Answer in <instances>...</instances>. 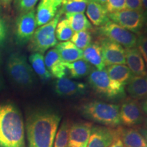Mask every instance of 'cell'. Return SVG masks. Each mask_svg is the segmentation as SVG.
<instances>
[{
    "label": "cell",
    "instance_id": "cell-1",
    "mask_svg": "<svg viewBox=\"0 0 147 147\" xmlns=\"http://www.w3.org/2000/svg\"><path fill=\"white\" fill-rule=\"evenodd\" d=\"M61 116L51 110H38L27 120L29 147H53Z\"/></svg>",
    "mask_w": 147,
    "mask_h": 147
},
{
    "label": "cell",
    "instance_id": "cell-2",
    "mask_svg": "<svg viewBox=\"0 0 147 147\" xmlns=\"http://www.w3.org/2000/svg\"><path fill=\"white\" fill-rule=\"evenodd\" d=\"M0 147H26L22 115L12 104L0 106Z\"/></svg>",
    "mask_w": 147,
    "mask_h": 147
},
{
    "label": "cell",
    "instance_id": "cell-3",
    "mask_svg": "<svg viewBox=\"0 0 147 147\" xmlns=\"http://www.w3.org/2000/svg\"><path fill=\"white\" fill-rule=\"evenodd\" d=\"M120 106L100 101H91L82 104L79 111L82 117L106 127L115 128L121 123Z\"/></svg>",
    "mask_w": 147,
    "mask_h": 147
},
{
    "label": "cell",
    "instance_id": "cell-4",
    "mask_svg": "<svg viewBox=\"0 0 147 147\" xmlns=\"http://www.w3.org/2000/svg\"><path fill=\"white\" fill-rule=\"evenodd\" d=\"M88 82L97 94L108 100L121 99L126 95L123 84L113 80L106 69L99 70L92 68L88 75Z\"/></svg>",
    "mask_w": 147,
    "mask_h": 147
},
{
    "label": "cell",
    "instance_id": "cell-5",
    "mask_svg": "<svg viewBox=\"0 0 147 147\" xmlns=\"http://www.w3.org/2000/svg\"><path fill=\"white\" fill-rule=\"evenodd\" d=\"M61 15L62 13L59 10L52 21L36 29L28 42L27 47L30 52L44 54L50 48L57 45L58 40L55 36V29Z\"/></svg>",
    "mask_w": 147,
    "mask_h": 147
},
{
    "label": "cell",
    "instance_id": "cell-6",
    "mask_svg": "<svg viewBox=\"0 0 147 147\" xmlns=\"http://www.w3.org/2000/svg\"><path fill=\"white\" fill-rule=\"evenodd\" d=\"M7 71L11 78L20 85L29 86L34 81L32 66L27 62L26 57L18 53H13L9 56Z\"/></svg>",
    "mask_w": 147,
    "mask_h": 147
},
{
    "label": "cell",
    "instance_id": "cell-7",
    "mask_svg": "<svg viewBox=\"0 0 147 147\" xmlns=\"http://www.w3.org/2000/svg\"><path fill=\"white\" fill-rule=\"evenodd\" d=\"M108 18L110 21L137 36L143 33L142 30L144 29L145 21L144 12L125 9L109 13Z\"/></svg>",
    "mask_w": 147,
    "mask_h": 147
},
{
    "label": "cell",
    "instance_id": "cell-8",
    "mask_svg": "<svg viewBox=\"0 0 147 147\" xmlns=\"http://www.w3.org/2000/svg\"><path fill=\"white\" fill-rule=\"evenodd\" d=\"M97 32L101 37L117 42L125 49L136 47L138 36L109 21L103 26L97 27Z\"/></svg>",
    "mask_w": 147,
    "mask_h": 147
},
{
    "label": "cell",
    "instance_id": "cell-9",
    "mask_svg": "<svg viewBox=\"0 0 147 147\" xmlns=\"http://www.w3.org/2000/svg\"><path fill=\"white\" fill-rule=\"evenodd\" d=\"M37 26L36 10L20 14L16 20L14 36L16 43L18 45H24L28 43Z\"/></svg>",
    "mask_w": 147,
    "mask_h": 147
},
{
    "label": "cell",
    "instance_id": "cell-10",
    "mask_svg": "<svg viewBox=\"0 0 147 147\" xmlns=\"http://www.w3.org/2000/svg\"><path fill=\"white\" fill-rule=\"evenodd\" d=\"M121 123L128 127L138 125L142 123L143 110L138 101L127 98L122 103L119 110Z\"/></svg>",
    "mask_w": 147,
    "mask_h": 147
},
{
    "label": "cell",
    "instance_id": "cell-11",
    "mask_svg": "<svg viewBox=\"0 0 147 147\" xmlns=\"http://www.w3.org/2000/svg\"><path fill=\"white\" fill-rule=\"evenodd\" d=\"M100 42L103 59L106 66L126 63L125 51L122 46L106 38L101 37Z\"/></svg>",
    "mask_w": 147,
    "mask_h": 147
},
{
    "label": "cell",
    "instance_id": "cell-12",
    "mask_svg": "<svg viewBox=\"0 0 147 147\" xmlns=\"http://www.w3.org/2000/svg\"><path fill=\"white\" fill-rule=\"evenodd\" d=\"M119 135V127L93 126L87 147H109Z\"/></svg>",
    "mask_w": 147,
    "mask_h": 147
},
{
    "label": "cell",
    "instance_id": "cell-13",
    "mask_svg": "<svg viewBox=\"0 0 147 147\" xmlns=\"http://www.w3.org/2000/svg\"><path fill=\"white\" fill-rule=\"evenodd\" d=\"M93 124L90 122H77L71 124L69 130L68 147H87Z\"/></svg>",
    "mask_w": 147,
    "mask_h": 147
},
{
    "label": "cell",
    "instance_id": "cell-14",
    "mask_svg": "<svg viewBox=\"0 0 147 147\" xmlns=\"http://www.w3.org/2000/svg\"><path fill=\"white\" fill-rule=\"evenodd\" d=\"M55 92L61 97H74L85 94L87 84L63 77L54 82Z\"/></svg>",
    "mask_w": 147,
    "mask_h": 147
},
{
    "label": "cell",
    "instance_id": "cell-15",
    "mask_svg": "<svg viewBox=\"0 0 147 147\" xmlns=\"http://www.w3.org/2000/svg\"><path fill=\"white\" fill-rule=\"evenodd\" d=\"M63 0H40L37 7V26L40 27L52 21L61 7Z\"/></svg>",
    "mask_w": 147,
    "mask_h": 147
},
{
    "label": "cell",
    "instance_id": "cell-16",
    "mask_svg": "<svg viewBox=\"0 0 147 147\" xmlns=\"http://www.w3.org/2000/svg\"><path fill=\"white\" fill-rule=\"evenodd\" d=\"M45 62L48 71L55 78H61L67 74L65 62L55 49L48 51L45 57Z\"/></svg>",
    "mask_w": 147,
    "mask_h": 147
},
{
    "label": "cell",
    "instance_id": "cell-17",
    "mask_svg": "<svg viewBox=\"0 0 147 147\" xmlns=\"http://www.w3.org/2000/svg\"><path fill=\"white\" fill-rule=\"evenodd\" d=\"M125 61L134 76H144L147 74L143 57L136 47L125 49Z\"/></svg>",
    "mask_w": 147,
    "mask_h": 147
},
{
    "label": "cell",
    "instance_id": "cell-18",
    "mask_svg": "<svg viewBox=\"0 0 147 147\" xmlns=\"http://www.w3.org/2000/svg\"><path fill=\"white\" fill-rule=\"evenodd\" d=\"M86 13L91 23L95 27L103 26L110 21L105 6L93 0L87 1Z\"/></svg>",
    "mask_w": 147,
    "mask_h": 147
},
{
    "label": "cell",
    "instance_id": "cell-19",
    "mask_svg": "<svg viewBox=\"0 0 147 147\" xmlns=\"http://www.w3.org/2000/svg\"><path fill=\"white\" fill-rule=\"evenodd\" d=\"M83 59L97 69L103 70L106 67L103 59L102 49L98 40L91 42L87 48L82 51Z\"/></svg>",
    "mask_w": 147,
    "mask_h": 147
},
{
    "label": "cell",
    "instance_id": "cell-20",
    "mask_svg": "<svg viewBox=\"0 0 147 147\" xmlns=\"http://www.w3.org/2000/svg\"><path fill=\"white\" fill-rule=\"evenodd\" d=\"M127 91L131 98L142 100L147 97V74L144 76H133L127 84Z\"/></svg>",
    "mask_w": 147,
    "mask_h": 147
},
{
    "label": "cell",
    "instance_id": "cell-21",
    "mask_svg": "<svg viewBox=\"0 0 147 147\" xmlns=\"http://www.w3.org/2000/svg\"><path fill=\"white\" fill-rule=\"evenodd\" d=\"M55 49L65 63L76 61L83 57L82 50L78 49L70 40L58 43L55 46Z\"/></svg>",
    "mask_w": 147,
    "mask_h": 147
},
{
    "label": "cell",
    "instance_id": "cell-22",
    "mask_svg": "<svg viewBox=\"0 0 147 147\" xmlns=\"http://www.w3.org/2000/svg\"><path fill=\"white\" fill-rule=\"evenodd\" d=\"M119 136L125 147H147V142L138 130L119 127Z\"/></svg>",
    "mask_w": 147,
    "mask_h": 147
},
{
    "label": "cell",
    "instance_id": "cell-23",
    "mask_svg": "<svg viewBox=\"0 0 147 147\" xmlns=\"http://www.w3.org/2000/svg\"><path fill=\"white\" fill-rule=\"evenodd\" d=\"M106 71L113 80L125 86L134 75L127 66L124 64H117L107 66Z\"/></svg>",
    "mask_w": 147,
    "mask_h": 147
},
{
    "label": "cell",
    "instance_id": "cell-24",
    "mask_svg": "<svg viewBox=\"0 0 147 147\" xmlns=\"http://www.w3.org/2000/svg\"><path fill=\"white\" fill-rule=\"evenodd\" d=\"M65 66L69 77L71 78H80L88 76L93 68L83 59L71 63H65Z\"/></svg>",
    "mask_w": 147,
    "mask_h": 147
},
{
    "label": "cell",
    "instance_id": "cell-25",
    "mask_svg": "<svg viewBox=\"0 0 147 147\" xmlns=\"http://www.w3.org/2000/svg\"><path fill=\"white\" fill-rule=\"evenodd\" d=\"M29 60L33 70L41 78V80L47 81L52 78V76L46 67L43 54L38 53H32L29 56Z\"/></svg>",
    "mask_w": 147,
    "mask_h": 147
},
{
    "label": "cell",
    "instance_id": "cell-26",
    "mask_svg": "<svg viewBox=\"0 0 147 147\" xmlns=\"http://www.w3.org/2000/svg\"><path fill=\"white\" fill-rule=\"evenodd\" d=\"M71 28L74 32H78L92 29V24L84 13H73L65 14Z\"/></svg>",
    "mask_w": 147,
    "mask_h": 147
},
{
    "label": "cell",
    "instance_id": "cell-27",
    "mask_svg": "<svg viewBox=\"0 0 147 147\" xmlns=\"http://www.w3.org/2000/svg\"><path fill=\"white\" fill-rule=\"evenodd\" d=\"M88 0H63L60 11L62 14L84 13Z\"/></svg>",
    "mask_w": 147,
    "mask_h": 147
},
{
    "label": "cell",
    "instance_id": "cell-28",
    "mask_svg": "<svg viewBox=\"0 0 147 147\" xmlns=\"http://www.w3.org/2000/svg\"><path fill=\"white\" fill-rule=\"evenodd\" d=\"M74 34V32L71 28L67 18L65 17L60 18L55 29V36L57 40L61 42L69 41Z\"/></svg>",
    "mask_w": 147,
    "mask_h": 147
},
{
    "label": "cell",
    "instance_id": "cell-29",
    "mask_svg": "<svg viewBox=\"0 0 147 147\" xmlns=\"http://www.w3.org/2000/svg\"><path fill=\"white\" fill-rule=\"evenodd\" d=\"M71 124L65 120L62 123L55 138L54 147H67L68 144L69 130Z\"/></svg>",
    "mask_w": 147,
    "mask_h": 147
},
{
    "label": "cell",
    "instance_id": "cell-30",
    "mask_svg": "<svg viewBox=\"0 0 147 147\" xmlns=\"http://www.w3.org/2000/svg\"><path fill=\"white\" fill-rule=\"evenodd\" d=\"M70 41L78 49L84 50L92 42V35L89 30L75 32Z\"/></svg>",
    "mask_w": 147,
    "mask_h": 147
},
{
    "label": "cell",
    "instance_id": "cell-31",
    "mask_svg": "<svg viewBox=\"0 0 147 147\" xmlns=\"http://www.w3.org/2000/svg\"><path fill=\"white\" fill-rule=\"evenodd\" d=\"M38 1V0H14V8L19 14L26 13L34 10Z\"/></svg>",
    "mask_w": 147,
    "mask_h": 147
},
{
    "label": "cell",
    "instance_id": "cell-32",
    "mask_svg": "<svg viewBox=\"0 0 147 147\" xmlns=\"http://www.w3.org/2000/svg\"><path fill=\"white\" fill-rule=\"evenodd\" d=\"M136 48L142 55L147 70V35L142 33L138 36Z\"/></svg>",
    "mask_w": 147,
    "mask_h": 147
},
{
    "label": "cell",
    "instance_id": "cell-33",
    "mask_svg": "<svg viewBox=\"0 0 147 147\" xmlns=\"http://www.w3.org/2000/svg\"><path fill=\"white\" fill-rule=\"evenodd\" d=\"M105 8L108 14L125 10V0H107Z\"/></svg>",
    "mask_w": 147,
    "mask_h": 147
},
{
    "label": "cell",
    "instance_id": "cell-34",
    "mask_svg": "<svg viewBox=\"0 0 147 147\" xmlns=\"http://www.w3.org/2000/svg\"><path fill=\"white\" fill-rule=\"evenodd\" d=\"M125 9L144 12L141 0H125Z\"/></svg>",
    "mask_w": 147,
    "mask_h": 147
},
{
    "label": "cell",
    "instance_id": "cell-35",
    "mask_svg": "<svg viewBox=\"0 0 147 147\" xmlns=\"http://www.w3.org/2000/svg\"><path fill=\"white\" fill-rule=\"evenodd\" d=\"M7 35V29L4 21L0 18V45L4 42L6 38Z\"/></svg>",
    "mask_w": 147,
    "mask_h": 147
},
{
    "label": "cell",
    "instance_id": "cell-36",
    "mask_svg": "<svg viewBox=\"0 0 147 147\" xmlns=\"http://www.w3.org/2000/svg\"><path fill=\"white\" fill-rule=\"evenodd\" d=\"M109 147H125V145L123 143L122 140H121L120 136H118L115 139V140L113 141V142L110 144V146Z\"/></svg>",
    "mask_w": 147,
    "mask_h": 147
},
{
    "label": "cell",
    "instance_id": "cell-37",
    "mask_svg": "<svg viewBox=\"0 0 147 147\" xmlns=\"http://www.w3.org/2000/svg\"><path fill=\"white\" fill-rule=\"evenodd\" d=\"M138 131H140V133L142 134V136L144 137L145 140H146V142H147V129L146 128H140V129H139Z\"/></svg>",
    "mask_w": 147,
    "mask_h": 147
},
{
    "label": "cell",
    "instance_id": "cell-38",
    "mask_svg": "<svg viewBox=\"0 0 147 147\" xmlns=\"http://www.w3.org/2000/svg\"><path fill=\"white\" fill-rule=\"evenodd\" d=\"M141 106H142V109L143 110V112L147 115V97L145 98L143 102L141 104Z\"/></svg>",
    "mask_w": 147,
    "mask_h": 147
},
{
    "label": "cell",
    "instance_id": "cell-39",
    "mask_svg": "<svg viewBox=\"0 0 147 147\" xmlns=\"http://www.w3.org/2000/svg\"><path fill=\"white\" fill-rule=\"evenodd\" d=\"M144 16H145V21H144V34L147 35V12H144Z\"/></svg>",
    "mask_w": 147,
    "mask_h": 147
},
{
    "label": "cell",
    "instance_id": "cell-40",
    "mask_svg": "<svg viewBox=\"0 0 147 147\" xmlns=\"http://www.w3.org/2000/svg\"><path fill=\"white\" fill-rule=\"evenodd\" d=\"M142 1L143 9H144V12H147V0H141Z\"/></svg>",
    "mask_w": 147,
    "mask_h": 147
},
{
    "label": "cell",
    "instance_id": "cell-41",
    "mask_svg": "<svg viewBox=\"0 0 147 147\" xmlns=\"http://www.w3.org/2000/svg\"><path fill=\"white\" fill-rule=\"evenodd\" d=\"M93 1H96V2L104 5V6H105V5L106 4V2H107V0H93Z\"/></svg>",
    "mask_w": 147,
    "mask_h": 147
},
{
    "label": "cell",
    "instance_id": "cell-42",
    "mask_svg": "<svg viewBox=\"0 0 147 147\" xmlns=\"http://www.w3.org/2000/svg\"><path fill=\"white\" fill-rule=\"evenodd\" d=\"M0 1H1V3H2L3 5H8L10 4V3H11V1H12V0H0Z\"/></svg>",
    "mask_w": 147,
    "mask_h": 147
},
{
    "label": "cell",
    "instance_id": "cell-43",
    "mask_svg": "<svg viewBox=\"0 0 147 147\" xmlns=\"http://www.w3.org/2000/svg\"><path fill=\"white\" fill-rule=\"evenodd\" d=\"M3 87V80H2V78H1V76H0V89H1Z\"/></svg>",
    "mask_w": 147,
    "mask_h": 147
},
{
    "label": "cell",
    "instance_id": "cell-44",
    "mask_svg": "<svg viewBox=\"0 0 147 147\" xmlns=\"http://www.w3.org/2000/svg\"><path fill=\"white\" fill-rule=\"evenodd\" d=\"M0 62H1V53H0Z\"/></svg>",
    "mask_w": 147,
    "mask_h": 147
},
{
    "label": "cell",
    "instance_id": "cell-45",
    "mask_svg": "<svg viewBox=\"0 0 147 147\" xmlns=\"http://www.w3.org/2000/svg\"><path fill=\"white\" fill-rule=\"evenodd\" d=\"M146 127H147V120H146Z\"/></svg>",
    "mask_w": 147,
    "mask_h": 147
}]
</instances>
